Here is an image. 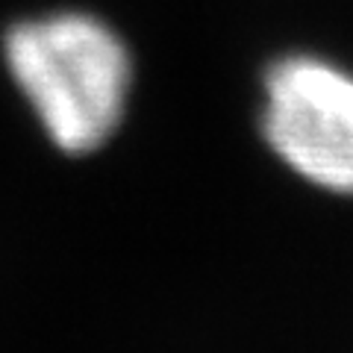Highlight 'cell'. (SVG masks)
I'll return each instance as SVG.
<instances>
[{
	"label": "cell",
	"mask_w": 353,
	"mask_h": 353,
	"mask_svg": "<svg viewBox=\"0 0 353 353\" xmlns=\"http://www.w3.org/2000/svg\"><path fill=\"white\" fill-rule=\"evenodd\" d=\"M3 62L62 153H92L115 136L132 88V57L106 21L77 9L21 18L3 32Z\"/></svg>",
	"instance_id": "6da1fadb"
},
{
	"label": "cell",
	"mask_w": 353,
	"mask_h": 353,
	"mask_svg": "<svg viewBox=\"0 0 353 353\" xmlns=\"http://www.w3.org/2000/svg\"><path fill=\"white\" fill-rule=\"evenodd\" d=\"M262 132L271 150L324 192L353 194V77L318 57L265 71Z\"/></svg>",
	"instance_id": "7a4b0ae2"
}]
</instances>
